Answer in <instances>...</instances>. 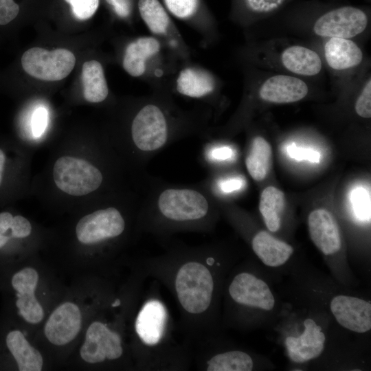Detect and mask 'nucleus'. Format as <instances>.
Wrapping results in <instances>:
<instances>
[{"label": "nucleus", "mask_w": 371, "mask_h": 371, "mask_svg": "<svg viewBox=\"0 0 371 371\" xmlns=\"http://www.w3.org/2000/svg\"><path fill=\"white\" fill-rule=\"evenodd\" d=\"M53 179L63 192L80 196L98 189L103 177L100 170L87 160L65 155L56 161Z\"/></svg>", "instance_id": "f03ea898"}, {"label": "nucleus", "mask_w": 371, "mask_h": 371, "mask_svg": "<svg viewBox=\"0 0 371 371\" xmlns=\"http://www.w3.org/2000/svg\"><path fill=\"white\" fill-rule=\"evenodd\" d=\"M76 63L74 54L64 48L48 51L34 47L21 57L24 71L30 76L45 81H58L66 78Z\"/></svg>", "instance_id": "7ed1b4c3"}, {"label": "nucleus", "mask_w": 371, "mask_h": 371, "mask_svg": "<svg viewBox=\"0 0 371 371\" xmlns=\"http://www.w3.org/2000/svg\"><path fill=\"white\" fill-rule=\"evenodd\" d=\"M5 344L20 371H41L43 358L38 350L18 329L10 330L5 336Z\"/></svg>", "instance_id": "f3484780"}, {"label": "nucleus", "mask_w": 371, "mask_h": 371, "mask_svg": "<svg viewBox=\"0 0 371 371\" xmlns=\"http://www.w3.org/2000/svg\"><path fill=\"white\" fill-rule=\"evenodd\" d=\"M232 155L233 151L228 146L216 148L212 151V156L216 159L225 160L231 158Z\"/></svg>", "instance_id": "58836bf2"}, {"label": "nucleus", "mask_w": 371, "mask_h": 371, "mask_svg": "<svg viewBox=\"0 0 371 371\" xmlns=\"http://www.w3.org/2000/svg\"><path fill=\"white\" fill-rule=\"evenodd\" d=\"M131 136L135 146L143 152H154L168 140L166 119L156 105L148 104L141 109L131 125Z\"/></svg>", "instance_id": "0eeeda50"}, {"label": "nucleus", "mask_w": 371, "mask_h": 371, "mask_svg": "<svg viewBox=\"0 0 371 371\" xmlns=\"http://www.w3.org/2000/svg\"><path fill=\"white\" fill-rule=\"evenodd\" d=\"M284 0H245L247 7L254 12L267 13L279 8Z\"/></svg>", "instance_id": "c9c22d12"}, {"label": "nucleus", "mask_w": 371, "mask_h": 371, "mask_svg": "<svg viewBox=\"0 0 371 371\" xmlns=\"http://www.w3.org/2000/svg\"><path fill=\"white\" fill-rule=\"evenodd\" d=\"M243 179L240 178H233L226 179L221 182L220 187L225 192H232L240 190L243 186Z\"/></svg>", "instance_id": "4c0bfd02"}, {"label": "nucleus", "mask_w": 371, "mask_h": 371, "mask_svg": "<svg viewBox=\"0 0 371 371\" xmlns=\"http://www.w3.org/2000/svg\"><path fill=\"white\" fill-rule=\"evenodd\" d=\"M252 249L267 266L276 267L284 264L293 252V247L265 231L257 233L252 239Z\"/></svg>", "instance_id": "a211bd4d"}, {"label": "nucleus", "mask_w": 371, "mask_h": 371, "mask_svg": "<svg viewBox=\"0 0 371 371\" xmlns=\"http://www.w3.org/2000/svg\"><path fill=\"white\" fill-rule=\"evenodd\" d=\"M367 25L368 17L364 12L344 6L321 16L315 23L313 32L321 36L349 39L363 32Z\"/></svg>", "instance_id": "6e6552de"}, {"label": "nucleus", "mask_w": 371, "mask_h": 371, "mask_svg": "<svg viewBox=\"0 0 371 371\" xmlns=\"http://www.w3.org/2000/svg\"><path fill=\"white\" fill-rule=\"evenodd\" d=\"M285 204V196L277 188L269 186L262 192L259 210L269 231L275 232L280 229Z\"/></svg>", "instance_id": "b1692460"}, {"label": "nucleus", "mask_w": 371, "mask_h": 371, "mask_svg": "<svg viewBox=\"0 0 371 371\" xmlns=\"http://www.w3.org/2000/svg\"><path fill=\"white\" fill-rule=\"evenodd\" d=\"M123 352L122 340L117 331L99 320L88 326L79 351L85 362L95 364L115 360Z\"/></svg>", "instance_id": "39448f33"}, {"label": "nucleus", "mask_w": 371, "mask_h": 371, "mask_svg": "<svg viewBox=\"0 0 371 371\" xmlns=\"http://www.w3.org/2000/svg\"><path fill=\"white\" fill-rule=\"evenodd\" d=\"M308 227L312 241L324 255L334 254L341 249L339 229L330 212L325 209L311 212L308 217Z\"/></svg>", "instance_id": "ddd939ff"}, {"label": "nucleus", "mask_w": 371, "mask_h": 371, "mask_svg": "<svg viewBox=\"0 0 371 371\" xmlns=\"http://www.w3.org/2000/svg\"><path fill=\"white\" fill-rule=\"evenodd\" d=\"M253 360L246 352L228 351L219 353L207 362V371H251Z\"/></svg>", "instance_id": "bb28decb"}, {"label": "nucleus", "mask_w": 371, "mask_h": 371, "mask_svg": "<svg viewBox=\"0 0 371 371\" xmlns=\"http://www.w3.org/2000/svg\"><path fill=\"white\" fill-rule=\"evenodd\" d=\"M71 5L74 16L80 21L87 20L96 12L99 0H65Z\"/></svg>", "instance_id": "c85d7f7f"}, {"label": "nucleus", "mask_w": 371, "mask_h": 371, "mask_svg": "<svg viewBox=\"0 0 371 371\" xmlns=\"http://www.w3.org/2000/svg\"><path fill=\"white\" fill-rule=\"evenodd\" d=\"M175 288L178 301L185 311L192 315L201 314L211 304L214 280L205 265L189 261L178 269Z\"/></svg>", "instance_id": "f257e3e1"}, {"label": "nucleus", "mask_w": 371, "mask_h": 371, "mask_svg": "<svg viewBox=\"0 0 371 371\" xmlns=\"http://www.w3.org/2000/svg\"><path fill=\"white\" fill-rule=\"evenodd\" d=\"M167 312L164 304L157 300L146 302L135 322L136 333L142 341L148 346H156L163 338Z\"/></svg>", "instance_id": "2eb2a0df"}, {"label": "nucleus", "mask_w": 371, "mask_h": 371, "mask_svg": "<svg viewBox=\"0 0 371 371\" xmlns=\"http://www.w3.org/2000/svg\"><path fill=\"white\" fill-rule=\"evenodd\" d=\"M355 111L362 117H371V80L366 84L355 103Z\"/></svg>", "instance_id": "2f4dec72"}, {"label": "nucleus", "mask_w": 371, "mask_h": 371, "mask_svg": "<svg viewBox=\"0 0 371 371\" xmlns=\"http://www.w3.org/2000/svg\"><path fill=\"white\" fill-rule=\"evenodd\" d=\"M328 65L336 70H344L357 66L363 59L359 46L348 38H330L324 47Z\"/></svg>", "instance_id": "6ab92c4d"}, {"label": "nucleus", "mask_w": 371, "mask_h": 371, "mask_svg": "<svg viewBox=\"0 0 371 371\" xmlns=\"http://www.w3.org/2000/svg\"><path fill=\"white\" fill-rule=\"evenodd\" d=\"M82 322L80 306L71 301L63 302L48 316L43 333L51 344L56 346H66L78 336Z\"/></svg>", "instance_id": "9d476101"}, {"label": "nucleus", "mask_w": 371, "mask_h": 371, "mask_svg": "<svg viewBox=\"0 0 371 371\" xmlns=\"http://www.w3.org/2000/svg\"><path fill=\"white\" fill-rule=\"evenodd\" d=\"M306 84L300 78L286 75L269 78L259 89L260 97L265 101L284 104L303 99L308 93Z\"/></svg>", "instance_id": "dca6fc26"}, {"label": "nucleus", "mask_w": 371, "mask_h": 371, "mask_svg": "<svg viewBox=\"0 0 371 371\" xmlns=\"http://www.w3.org/2000/svg\"><path fill=\"white\" fill-rule=\"evenodd\" d=\"M281 61L287 70L302 76L316 75L322 69L319 55L311 49L300 45L286 48L282 53Z\"/></svg>", "instance_id": "412c9836"}, {"label": "nucleus", "mask_w": 371, "mask_h": 371, "mask_svg": "<svg viewBox=\"0 0 371 371\" xmlns=\"http://www.w3.org/2000/svg\"><path fill=\"white\" fill-rule=\"evenodd\" d=\"M124 229L120 212L111 207L82 217L76 226V236L81 244L93 245L119 236Z\"/></svg>", "instance_id": "423d86ee"}, {"label": "nucleus", "mask_w": 371, "mask_h": 371, "mask_svg": "<svg viewBox=\"0 0 371 371\" xmlns=\"http://www.w3.org/2000/svg\"><path fill=\"white\" fill-rule=\"evenodd\" d=\"M352 196L354 211L357 218L361 221L370 222V197H368L366 190L358 188L355 190Z\"/></svg>", "instance_id": "c756f323"}, {"label": "nucleus", "mask_w": 371, "mask_h": 371, "mask_svg": "<svg viewBox=\"0 0 371 371\" xmlns=\"http://www.w3.org/2000/svg\"><path fill=\"white\" fill-rule=\"evenodd\" d=\"M330 308L337 322L345 328L363 333L371 328V304L362 299L339 295L331 300Z\"/></svg>", "instance_id": "f8f14e48"}, {"label": "nucleus", "mask_w": 371, "mask_h": 371, "mask_svg": "<svg viewBox=\"0 0 371 371\" xmlns=\"http://www.w3.org/2000/svg\"><path fill=\"white\" fill-rule=\"evenodd\" d=\"M286 150L289 156L297 161L308 160L314 163H319L320 161L319 153L310 148L297 147L295 144H292Z\"/></svg>", "instance_id": "72a5a7b5"}, {"label": "nucleus", "mask_w": 371, "mask_h": 371, "mask_svg": "<svg viewBox=\"0 0 371 371\" xmlns=\"http://www.w3.org/2000/svg\"><path fill=\"white\" fill-rule=\"evenodd\" d=\"M32 233L30 222L21 215L8 212H0V249L11 239H23Z\"/></svg>", "instance_id": "a878e982"}, {"label": "nucleus", "mask_w": 371, "mask_h": 371, "mask_svg": "<svg viewBox=\"0 0 371 371\" xmlns=\"http://www.w3.org/2000/svg\"><path fill=\"white\" fill-rule=\"evenodd\" d=\"M304 330L299 337H287L285 345L291 361L304 363L319 357L324 349L325 335L311 318L304 322Z\"/></svg>", "instance_id": "4468645a"}, {"label": "nucleus", "mask_w": 371, "mask_h": 371, "mask_svg": "<svg viewBox=\"0 0 371 371\" xmlns=\"http://www.w3.org/2000/svg\"><path fill=\"white\" fill-rule=\"evenodd\" d=\"M38 282L39 274L31 267L17 271L11 278L17 313L25 322L34 325L39 324L45 317L43 307L36 295Z\"/></svg>", "instance_id": "1a4fd4ad"}, {"label": "nucleus", "mask_w": 371, "mask_h": 371, "mask_svg": "<svg viewBox=\"0 0 371 371\" xmlns=\"http://www.w3.org/2000/svg\"><path fill=\"white\" fill-rule=\"evenodd\" d=\"M81 80L85 99L91 103L104 101L109 93L102 65L97 60L86 61L82 67Z\"/></svg>", "instance_id": "4be33fe9"}, {"label": "nucleus", "mask_w": 371, "mask_h": 371, "mask_svg": "<svg viewBox=\"0 0 371 371\" xmlns=\"http://www.w3.org/2000/svg\"><path fill=\"white\" fill-rule=\"evenodd\" d=\"M271 148L268 142L260 136L256 137L245 158V166L250 176L255 181L263 180L269 170Z\"/></svg>", "instance_id": "393cba45"}, {"label": "nucleus", "mask_w": 371, "mask_h": 371, "mask_svg": "<svg viewBox=\"0 0 371 371\" xmlns=\"http://www.w3.org/2000/svg\"><path fill=\"white\" fill-rule=\"evenodd\" d=\"M5 162H6V155L4 151L0 148V186L2 183Z\"/></svg>", "instance_id": "ea45409f"}, {"label": "nucleus", "mask_w": 371, "mask_h": 371, "mask_svg": "<svg viewBox=\"0 0 371 371\" xmlns=\"http://www.w3.org/2000/svg\"><path fill=\"white\" fill-rule=\"evenodd\" d=\"M214 82L207 72L194 68H186L179 74L177 89L182 95L191 98H201L211 93Z\"/></svg>", "instance_id": "5701e85b"}, {"label": "nucleus", "mask_w": 371, "mask_h": 371, "mask_svg": "<svg viewBox=\"0 0 371 371\" xmlns=\"http://www.w3.org/2000/svg\"><path fill=\"white\" fill-rule=\"evenodd\" d=\"M160 49L159 41L150 36H144L131 42L123 57L124 70L133 77L142 76L146 70L148 58L156 54Z\"/></svg>", "instance_id": "aec40b11"}, {"label": "nucleus", "mask_w": 371, "mask_h": 371, "mask_svg": "<svg viewBox=\"0 0 371 371\" xmlns=\"http://www.w3.org/2000/svg\"><path fill=\"white\" fill-rule=\"evenodd\" d=\"M157 207L165 218L177 222L192 221L204 218L209 210L205 196L189 188H168L162 191Z\"/></svg>", "instance_id": "20e7f679"}, {"label": "nucleus", "mask_w": 371, "mask_h": 371, "mask_svg": "<svg viewBox=\"0 0 371 371\" xmlns=\"http://www.w3.org/2000/svg\"><path fill=\"white\" fill-rule=\"evenodd\" d=\"M111 5L115 13L120 17H127L131 12L129 0H106Z\"/></svg>", "instance_id": "e433bc0d"}, {"label": "nucleus", "mask_w": 371, "mask_h": 371, "mask_svg": "<svg viewBox=\"0 0 371 371\" xmlns=\"http://www.w3.org/2000/svg\"><path fill=\"white\" fill-rule=\"evenodd\" d=\"M47 125V111L45 107L37 108L32 115L31 131L35 138L43 135Z\"/></svg>", "instance_id": "473e14b6"}, {"label": "nucleus", "mask_w": 371, "mask_h": 371, "mask_svg": "<svg viewBox=\"0 0 371 371\" xmlns=\"http://www.w3.org/2000/svg\"><path fill=\"white\" fill-rule=\"evenodd\" d=\"M164 1L170 12L181 19L192 15L198 5V0H164Z\"/></svg>", "instance_id": "7c9ffc66"}, {"label": "nucleus", "mask_w": 371, "mask_h": 371, "mask_svg": "<svg viewBox=\"0 0 371 371\" xmlns=\"http://www.w3.org/2000/svg\"><path fill=\"white\" fill-rule=\"evenodd\" d=\"M229 293L236 303L245 306L271 310L274 297L268 285L249 273L236 275L229 286Z\"/></svg>", "instance_id": "9b49d317"}, {"label": "nucleus", "mask_w": 371, "mask_h": 371, "mask_svg": "<svg viewBox=\"0 0 371 371\" xmlns=\"http://www.w3.org/2000/svg\"><path fill=\"white\" fill-rule=\"evenodd\" d=\"M140 15L149 30L155 34H164L169 23L168 16L158 0H139Z\"/></svg>", "instance_id": "cd10ccee"}, {"label": "nucleus", "mask_w": 371, "mask_h": 371, "mask_svg": "<svg viewBox=\"0 0 371 371\" xmlns=\"http://www.w3.org/2000/svg\"><path fill=\"white\" fill-rule=\"evenodd\" d=\"M19 5L14 0H0V25H7L18 16Z\"/></svg>", "instance_id": "f704fd0d"}]
</instances>
